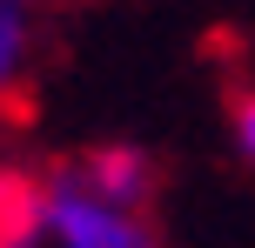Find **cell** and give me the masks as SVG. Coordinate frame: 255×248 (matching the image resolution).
<instances>
[{
    "mask_svg": "<svg viewBox=\"0 0 255 248\" xmlns=\"http://www.w3.org/2000/svg\"><path fill=\"white\" fill-rule=\"evenodd\" d=\"M74 168H81V181H88L94 195L121 201V208H141V215L161 195V168H154V155L141 141H94V148L74 155Z\"/></svg>",
    "mask_w": 255,
    "mask_h": 248,
    "instance_id": "obj_1",
    "label": "cell"
},
{
    "mask_svg": "<svg viewBox=\"0 0 255 248\" xmlns=\"http://www.w3.org/2000/svg\"><path fill=\"white\" fill-rule=\"evenodd\" d=\"M229 155L242 168H255V81L229 94Z\"/></svg>",
    "mask_w": 255,
    "mask_h": 248,
    "instance_id": "obj_3",
    "label": "cell"
},
{
    "mask_svg": "<svg viewBox=\"0 0 255 248\" xmlns=\"http://www.w3.org/2000/svg\"><path fill=\"white\" fill-rule=\"evenodd\" d=\"M27 40H34V20H27V0H0V74H20Z\"/></svg>",
    "mask_w": 255,
    "mask_h": 248,
    "instance_id": "obj_2",
    "label": "cell"
}]
</instances>
